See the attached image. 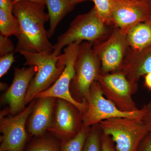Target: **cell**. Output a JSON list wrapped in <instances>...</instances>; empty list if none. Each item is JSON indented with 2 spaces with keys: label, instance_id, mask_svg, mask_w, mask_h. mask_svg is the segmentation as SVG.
Returning <instances> with one entry per match:
<instances>
[{
  "label": "cell",
  "instance_id": "6da1fadb",
  "mask_svg": "<svg viewBox=\"0 0 151 151\" xmlns=\"http://www.w3.org/2000/svg\"><path fill=\"white\" fill-rule=\"evenodd\" d=\"M45 4L22 1L14 4L13 14L18 21L19 34L15 52H52L54 45L49 40L45 25L49 20L45 12Z\"/></svg>",
  "mask_w": 151,
  "mask_h": 151
},
{
  "label": "cell",
  "instance_id": "7a4b0ae2",
  "mask_svg": "<svg viewBox=\"0 0 151 151\" xmlns=\"http://www.w3.org/2000/svg\"><path fill=\"white\" fill-rule=\"evenodd\" d=\"M25 59L24 65L35 66L36 73L32 78L25 98V104L30 103L36 95L51 87L62 74L65 67L62 55L55 56L52 52L34 53L21 51Z\"/></svg>",
  "mask_w": 151,
  "mask_h": 151
},
{
  "label": "cell",
  "instance_id": "3957f363",
  "mask_svg": "<svg viewBox=\"0 0 151 151\" xmlns=\"http://www.w3.org/2000/svg\"><path fill=\"white\" fill-rule=\"evenodd\" d=\"M107 27L92 8L88 12L76 17L66 31L58 37L52 54L59 56L63 48L78 41H86L93 45L103 41L108 33Z\"/></svg>",
  "mask_w": 151,
  "mask_h": 151
},
{
  "label": "cell",
  "instance_id": "277c9868",
  "mask_svg": "<svg viewBox=\"0 0 151 151\" xmlns=\"http://www.w3.org/2000/svg\"><path fill=\"white\" fill-rule=\"evenodd\" d=\"M88 42H81L74 64L75 76L70 84V93L80 102H86L93 82L102 75L101 62Z\"/></svg>",
  "mask_w": 151,
  "mask_h": 151
},
{
  "label": "cell",
  "instance_id": "5b68a950",
  "mask_svg": "<svg viewBox=\"0 0 151 151\" xmlns=\"http://www.w3.org/2000/svg\"><path fill=\"white\" fill-rule=\"evenodd\" d=\"M103 134L111 137L117 151H138L143 139L149 133L143 120L119 117L100 122Z\"/></svg>",
  "mask_w": 151,
  "mask_h": 151
},
{
  "label": "cell",
  "instance_id": "8992f818",
  "mask_svg": "<svg viewBox=\"0 0 151 151\" xmlns=\"http://www.w3.org/2000/svg\"><path fill=\"white\" fill-rule=\"evenodd\" d=\"M86 103L87 108L82 114V120L83 125L87 127L112 118L125 117L143 120L146 112L145 105L141 109L133 112L121 111L104 96L97 81L92 84Z\"/></svg>",
  "mask_w": 151,
  "mask_h": 151
},
{
  "label": "cell",
  "instance_id": "52a82bcc",
  "mask_svg": "<svg viewBox=\"0 0 151 151\" xmlns=\"http://www.w3.org/2000/svg\"><path fill=\"white\" fill-rule=\"evenodd\" d=\"M128 31L114 27L105 40L93 45L94 52L100 59L102 74L122 69L128 49Z\"/></svg>",
  "mask_w": 151,
  "mask_h": 151
},
{
  "label": "cell",
  "instance_id": "ba28073f",
  "mask_svg": "<svg viewBox=\"0 0 151 151\" xmlns=\"http://www.w3.org/2000/svg\"><path fill=\"white\" fill-rule=\"evenodd\" d=\"M83 42L78 41L70 44L63 50V58L65 67L59 78L53 85L44 92L36 95L35 99L50 97L63 99L76 106L81 114L87 108L86 102H80L75 100L70 92V84L75 76L74 64L78 55L80 44Z\"/></svg>",
  "mask_w": 151,
  "mask_h": 151
},
{
  "label": "cell",
  "instance_id": "9c48e42d",
  "mask_svg": "<svg viewBox=\"0 0 151 151\" xmlns=\"http://www.w3.org/2000/svg\"><path fill=\"white\" fill-rule=\"evenodd\" d=\"M33 100L27 107L18 114L5 116L3 112L0 116L1 137L0 151H24L28 137L26 124L35 105Z\"/></svg>",
  "mask_w": 151,
  "mask_h": 151
},
{
  "label": "cell",
  "instance_id": "30bf717a",
  "mask_svg": "<svg viewBox=\"0 0 151 151\" xmlns=\"http://www.w3.org/2000/svg\"><path fill=\"white\" fill-rule=\"evenodd\" d=\"M103 95L123 112L137 111L132 98L135 93L126 75L121 70L102 74L98 81Z\"/></svg>",
  "mask_w": 151,
  "mask_h": 151
},
{
  "label": "cell",
  "instance_id": "8fae6325",
  "mask_svg": "<svg viewBox=\"0 0 151 151\" xmlns=\"http://www.w3.org/2000/svg\"><path fill=\"white\" fill-rule=\"evenodd\" d=\"M83 126L82 114L78 108L66 100L57 98L53 123L48 131L62 142L75 137Z\"/></svg>",
  "mask_w": 151,
  "mask_h": 151
},
{
  "label": "cell",
  "instance_id": "7c38bea8",
  "mask_svg": "<svg viewBox=\"0 0 151 151\" xmlns=\"http://www.w3.org/2000/svg\"><path fill=\"white\" fill-rule=\"evenodd\" d=\"M113 26L128 31L151 16V0H112Z\"/></svg>",
  "mask_w": 151,
  "mask_h": 151
},
{
  "label": "cell",
  "instance_id": "4fadbf2b",
  "mask_svg": "<svg viewBox=\"0 0 151 151\" xmlns=\"http://www.w3.org/2000/svg\"><path fill=\"white\" fill-rule=\"evenodd\" d=\"M12 84L3 96L2 101L9 106L8 112L15 115L25 109V98L31 82L37 72L33 65L20 68L15 67Z\"/></svg>",
  "mask_w": 151,
  "mask_h": 151
},
{
  "label": "cell",
  "instance_id": "5bb4252c",
  "mask_svg": "<svg viewBox=\"0 0 151 151\" xmlns=\"http://www.w3.org/2000/svg\"><path fill=\"white\" fill-rule=\"evenodd\" d=\"M27 123V131L31 136H43L53 123L57 98L47 97L38 98Z\"/></svg>",
  "mask_w": 151,
  "mask_h": 151
},
{
  "label": "cell",
  "instance_id": "9a60e30c",
  "mask_svg": "<svg viewBox=\"0 0 151 151\" xmlns=\"http://www.w3.org/2000/svg\"><path fill=\"white\" fill-rule=\"evenodd\" d=\"M120 70L126 75L136 92L141 77L151 72V45L135 53L127 52Z\"/></svg>",
  "mask_w": 151,
  "mask_h": 151
},
{
  "label": "cell",
  "instance_id": "2e32d148",
  "mask_svg": "<svg viewBox=\"0 0 151 151\" xmlns=\"http://www.w3.org/2000/svg\"><path fill=\"white\" fill-rule=\"evenodd\" d=\"M127 52L135 53L151 45V16L133 26L127 34Z\"/></svg>",
  "mask_w": 151,
  "mask_h": 151
},
{
  "label": "cell",
  "instance_id": "e0dca14e",
  "mask_svg": "<svg viewBox=\"0 0 151 151\" xmlns=\"http://www.w3.org/2000/svg\"><path fill=\"white\" fill-rule=\"evenodd\" d=\"M48 9L50 28L48 32L49 38L54 34L57 27L63 19L73 10L75 5L68 0H45Z\"/></svg>",
  "mask_w": 151,
  "mask_h": 151
},
{
  "label": "cell",
  "instance_id": "ac0fdd59",
  "mask_svg": "<svg viewBox=\"0 0 151 151\" xmlns=\"http://www.w3.org/2000/svg\"><path fill=\"white\" fill-rule=\"evenodd\" d=\"M19 32V26L16 17L13 14L0 9L1 35L8 37L14 35L17 37Z\"/></svg>",
  "mask_w": 151,
  "mask_h": 151
},
{
  "label": "cell",
  "instance_id": "d6986e66",
  "mask_svg": "<svg viewBox=\"0 0 151 151\" xmlns=\"http://www.w3.org/2000/svg\"><path fill=\"white\" fill-rule=\"evenodd\" d=\"M61 142L45 135L31 142L24 151H60Z\"/></svg>",
  "mask_w": 151,
  "mask_h": 151
},
{
  "label": "cell",
  "instance_id": "ffe728a7",
  "mask_svg": "<svg viewBox=\"0 0 151 151\" xmlns=\"http://www.w3.org/2000/svg\"><path fill=\"white\" fill-rule=\"evenodd\" d=\"M90 129L83 125L75 137L61 142L60 151H82Z\"/></svg>",
  "mask_w": 151,
  "mask_h": 151
},
{
  "label": "cell",
  "instance_id": "44dd1931",
  "mask_svg": "<svg viewBox=\"0 0 151 151\" xmlns=\"http://www.w3.org/2000/svg\"><path fill=\"white\" fill-rule=\"evenodd\" d=\"M102 135L98 124L92 126L82 151H103Z\"/></svg>",
  "mask_w": 151,
  "mask_h": 151
},
{
  "label": "cell",
  "instance_id": "7402d4cb",
  "mask_svg": "<svg viewBox=\"0 0 151 151\" xmlns=\"http://www.w3.org/2000/svg\"><path fill=\"white\" fill-rule=\"evenodd\" d=\"M94 7L100 18L108 26H113L112 21V0H92Z\"/></svg>",
  "mask_w": 151,
  "mask_h": 151
},
{
  "label": "cell",
  "instance_id": "603a6c76",
  "mask_svg": "<svg viewBox=\"0 0 151 151\" xmlns=\"http://www.w3.org/2000/svg\"><path fill=\"white\" fill-rule=\"evenodd\" d=\"M16 48L8 37L0 35V57L15 52Z\"/></svg>",
  "mask_w": 151,
  "mask_h": 151
},
{
  "label": "cell",
  "instance_id": "cb8c5ba5",
  "mask_svg": "<svg viewBox=\"0 0 151 151\" xmlns=\"http://www.w3.org/2000/svg\"><path fill=\"white\" fill-rule=\"evenodd\" d=\"M14 61V53L0 57V78L7 73Z\"/></svg>",
  "mask_w": 151,
  "mask_h": 151
},
{
  "label": "cell",
  "instance_id": "d4e9b609",
  "mask_svg": "<svg viewBox=\"0 0 151 151\" xmlns=\"http://www.w3.org/2000/svg\"><path fill=\"white\" fill-rule=\"evenodd\" d=\"M102 145L103 151H117L111 137L102 132Z\"/></svg>",
  "mask_w": 151,
  "mask_h": 151
},
{
  "label": "cell",
  "instance_id": "484cf974",
  "mask_svg": "<svg viewBox=\"0 0 151 151\" xmlns=\"http://www.w3.org/2000/svg\"><path fill=\"white\" fill-rule=\"evenodd\" d=\"M145 105L146 112L143 121L148 131L151 133V101Z\"/></svg>",
  "mask_w": 151,
  "mask_h": 151
},
{
  "label": "cell",
  "instance_id": "4316f807",
  "mask_svg": "<svg viewBox=\"0 0 151 151\" xmlns=\"http://www.w3.org/2000/svg\"><path fill=\"white\" fill-rule=\"evenodd\" d=\"M138 151H151V133L148 134L143 139L139 147Z\"/></svg>",
  "mask_w": 151,
  "mask_h": 151
},
{
  "label": "cell",
  "instance_id": "83f0119b",
  "mask_svg": "<svg viewBox=\"0 0 151 151\" xmlns=\"http://www.w3.org/2000/svg\"><path fill=\"white\" fill-rule=\"evenodd\" d=\"M13 0H0V9L13 14L14 8Z\"/></svg>",
  "mask_w": 151,
  "mask_h": 151
},
{
  "label": "cell",
  "instance_id": "f1b7e54d",
  "mask_svg": "<svg viewBox=\"0 0 151 151\" xmlns=\"http://www.w3.org/2000/svg\"><path fill=\"white\" fill-rule=\"evenodd\" d=\"M145 85L147 89L151 91V72L145 76Z\"/></svg>",
  "mask_w": 151,
  "mask_h": 151
},
{
  "label": "cell",
  "instance_id": "f546056e",
  "mask_svg": "<svg viewBox=\"0 0 151 151\" xmlns=\"http://www.w3.org/2000/svg\"><path fill=\"white\" fill-rule=\"evenodd\" d=\"M22 1H29L37 3V4H45V0H13L14 4L19 2Z\"/></svg>",
  "mask_w": 151,
  "mask_h": 151
},
{
  "label": "cell",
  "instance_id": "4dcf8cb0",
  "mask_svg": "<svg viewBox=\"0 0 151 151\" xmlns=\"http://www.w3.org/2000/svg\"><path fill=\"white\" fill-rule=\"evenodd\" d=\"M68 1H69L70 3L73 4H74V5H76L77 4L82 2H84L85 1H92V0H68Z\"/></svg>",
  "mask_w": 151,
  "mask_h": 151
}]
</instances>
